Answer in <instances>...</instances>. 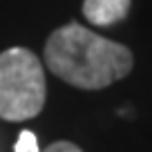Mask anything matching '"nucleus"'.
I'll use <instances>...</instances> for the list:
<instances>
[{
    "label": "nucleus",
    "instance_id": "1",
    "mask_svg": "<svg viewBox=\"0 0 152 152\" xmlns=\"http://www.w3.org/2000/svg\"><path fill=\"white\" fill-rule=\"evenodd\" d=\"M45 63L74 87L103 90L130 74L132 52L78 23H69L47 38Z\"/></svg>",
    "mask_w": 152,
    "mask_h": 152
},
{
    "label": "nucleus",
    "instance_id": "2",
    "mask_svg": "<svg viewBox=\"0 0 152 152\" xmlns=\"http://www.w3.org/2000/svg\"><path fill=\"white\" fill-rule=\"evenodd\" d=\"M45 72L36 54L25 47L0 52V119H34L45 105Z\"/></svg>",
    "mask_w": 152,
    "mask_h": 152
},
{
    "label": "nucleus",
    "instance_id": "3",
    "mask_svg": "<svg viewBox=\"0 0 152 152\" xmlns=\"http://www.w3.org/2000/svg\"><path fill=\"white\" fill-rule=\"evenodd\" d=\"M128 11L130 0H85L83 2V16L99 27H107L123 20Z\"/></svg>",
    "mask_w": 152,
    "mask_h": 152
},
{
    "label": "nucleus",
    "instance_id": "4",
    "mask_svg": "<svg viewBox=\"0 0 152 152\" xmlns=\"http://www.w3.org/2000/svg\"><path fill=\"white\" fill-rule=\"evenodd\" d=\"M16 152H40L38 150V139L34 132H29V130H25V132H20L18 141H16L14 145Z\"/></svg>",
    "mask_w": 152,
    "mask_h": 152
},
{
    "label": "nucleus",
    "instance_id": "5",
    "mask_svg": "<svg viewBox=\"0 0 152 152\" xmlns=\"http://www.w3.org/2000/svg\"><path fill=\"white\" fill-rule=\"evenodd\" d=\"M43 152H83V150L78 145H74V143H69V141H56L49 148H45Z\"/></svg>",
    "mask_w": 152,
    "mask_h": 152
}]
</instances>
